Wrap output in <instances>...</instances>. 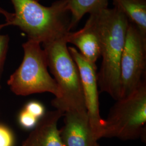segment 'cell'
<instances>
[{"mask_svg": "<svg viewBox=\"0 0 146 146\" xmlns=\"http://www.w3.org/2000/svg\"><path fill=\"white\" fill-rule=\"evenodd\" d=\"M10 37L8 34H0V89H1V80L4 70L5 60L9 49Z\"/></svg>", "mask_w": 146, "mask_h": 146, "instance_id": "4fadbf2b", "label": "cell"}, {"mask_svg": "<svg viewBox=\"0 0 146 146\" xmlns=\"http://www.w3.org/2000/svg\"><path fill=\"white\" fill-rule=\"evenodd\" d=\"M14 135L11 129L6 125L0 124V146H14Z\"/></svg>", "mask_w": 146, "mask_h": 146, "instance_id": "9a60e30c", "label": "cell"}, {"mask_svg": "<svg viewBox=\"0 0 146 146\" xmlns=\"http://www.w3.org/2000/svg\"><path fill=\"white\" fill-rule=\"evenodd\" d=\"M29 113L40 120L45 114V108L43 104L36 101H33L27 104L23 108Z\"/></svg>", "mask_w": 146, "mask_h": 146, "instance_id": "2e32d148", "label": "cell"}, {"mask_svg": "<svg viewBox=\"0 0 146 146\" xmlns=\"http://www.w3.org/2000/svg\"><path fill=\"white\" fill-rule=\"evenodd\" d=\"M68 50L80 72L87 115L98 141L103 137L104 121L100 114L97 67L85 59L75 48L68 47Z\"/></svg>", "mask_w": 146, "mask_h": 146, "instance_id": "52a82bcc", "label": "cell"}, {"mask_svg": "<svg viewBox=\"0 0 146 146\" xmlns=\"http://www.w3.org/2000/svg\"><path fill=\"white\" fill-rule=\"evenodd\" d=\"M94 16L101 43L102 62L97 73L98 87L115 100L121 98L120 63L129 20L119 8H106Z\"/></svg>", "mask_w": 146, "mask_h": 146, "instance_id": "6da1fadb", "label": "cell"}, {"mask_svg": "<svg viewBox=\"0 0 146 146\" xmlns=\"http://www.w3.org/2000/svg\"><path fill=\"white\" fill-rule=\"evenodd\" d=\"M146 35L129 21L120 63V99L146 81Z\"/></svg>", "mask_w": 146, "mask_h": 146, "instance_id": "8992f818", "label": "cell"}, {"mask_svg": "<svg viewBox=\"0 0 146 146\" xmlns=\"http://www.w3.org/2000/svg\"><path fill=\"white\" fill-rule=\"evenodd\" d=\"M65 38L67 43L78 47L79 52L85 59L96 65L101 56V43L93 14H90L83 28L78 31L68 32Z\"/></svg>", "mask_w": 146, "mask_h": 146, "instance_id": "30bf717a", "label": "cell"}, {"mask_svg": "<svg viewBox=\"0 0 146 146\" xmlns=\"http://www.w3.org/2000/svg\"><path fill=\"white\" fill-rule=\"evenodd\" d=\"M0 14L4 16L5 17V21L8 20L13 15V13L8 12L2 8L0 7Z\"/></svg>", "mask_w": 146, "mask_h": 146, "instance_id": "e0dca14e", "label": "cell"}, {"mask_svg": "<svg viewBox=\"0 0 146 146\" xmlns=\"http://www.w3.org/2000/svg\"><path fill=\"white\" fill-rule=\"evenodd\" d=\"M64 123L60 130L64 146H94L97 142L87 114L68 111L64 113Z\"/></svg>", "mask_w": 146, "mask_h": 146, "instance_id": "ba28073f", "label": "cell"}, {"mask_svg": "<svg viewBox=\"0 0 146 146\" xmlns=\"http://www.w3.org/2000/svg\"><path fill=\"white\" fill-rule=\"evenodd\" d=\"M41 44L28 40L22 44L23 58L7 81L11 92L18 96L50 93L58 99L61 92L48 70L47 58Z\"/></svg>", "mask_w": 146, "mask_h": 146, "instance_id": "277c9868", "label": "cell"}, {"mask_svg": "<svg viewBox=\"0 0 146 146\" xmlns=\"http://www.w3.org/2000/svg\"><path fill=\"white\" fill-rule=\"evenodd\" d=\"M94 146H100L99 145L98 143V142H96L95 144V145Z\"/></svg>", "mask_w": 146, "mask_h": 146, "instance_id": "ac0fdd59", "label": "cell"}, {"mask_svg": "<svg viewBox=\"0 0 146 146\" xmlns=\"http://www.w3.org/2000/svg\"><path fill=\"white\" fill-rule=\"evenodd\" d=\"M63 115L64 113L58 110L45 113L22 146H64L58 128V121Z\"/></svg>", "mask_w": 146, "mask_h": 146, "instance_id": "9c48e42d", "label": "cell"}, {"mask_svg": "<svg viewBox=\"0 0 146 146\" xmlns=\"http://www.w3.org/2000/svg\"><path fill=\"white\" fill-rule=\"evenodd\" d=\"M70 14V30L77 26L86 14L108 8V0H66Z\"/></svg>", "mask_w": 146, "mask_h": 146, "instance_id": "7c38bea8", "label": "cell"}, {"mask_svg": "<svg viewBox=\"0 0 146 146\" xmlns=\"http://www.w3.org/2000/svg\"><path fill=\"white\" fill-rule=\"evenodd\" d=\"M18 120L21 127L26 129H33L39 120L23 108L19 114Z\"/></svg>", "mask_w": 146, "mask_h": 146, "instance_id": "5bb4252c", "label": "cell"}, {"mask_svg": "<svg viewBox=\"0 0 146 146\" xmlns=\"http://www.w3.org/2000/svg\"><path fill=\"white\" fill-rule=\"evenodd\" d=\"M104 121L103 137L130 140L143 136L146 123V81L129 95L117 100Z\"/></svg>", "mask_w": 146, "mask_h": 146, "instance_id": "5b68a950", "label": "cell"}, {"mask_svg": "<svg viewBox=\"0 0 146 146\" xmlns=\"http://www.w3.org/2000/svg\"><path fill=\"white\" fill-rule=\"evenodd\" d=\"M35 1H37V2H38L39 1H40V0H35Z\"/></svg>", "mask_w": 146, "mask_h": 146, "instance_id": "d6986e66", "label": "cell"}, {"mask_svg": "<svg viewBox=\"0 0 146 146\" xmlns=\"http://www.w3.org/2000/svg\"><path fill=\"white\" fill-rule=\"evenodd\" d=\"M129 21L146 35V0H112Z\"/></svg>", "mask_w": 146, "mask_h": 146, "instance_id": "8fae6325", "label": "cell"}, {"mask_svg": "<svg viewBox=\"0 0 146 146\" xmlns=\"http://www.w3.org/2000/svg\"><path fill=\"white\" fill-rule=\"evenodd\" d=\"M65 36L42 44L48 67L61 92L58 99L52 102L56 110L87 114L81 78L78 67L67 47Z\"/></svg>", "mask_w": 146, "mask_h": 146, "instance_id": "3957f363", "label": "cell"}, {"mask_svg": "<svg viewBox=\"0 0 146 146\" xmlns=\"http://www.w3.org/2000/svg\"><path fill=\"white\" fill-rule=\"evenodd\" d=\"M11 1L15 11L8 20L0 24V30L17 27L26 34L28 40L40 44L64 37L70 31L66 0L57 1L50 7L35 0Z\"/></svg>", "mask_w": 146, "mask_h": 146, "instance_id": "7a4b0ae2", "label": "cell"}]
</instances>
